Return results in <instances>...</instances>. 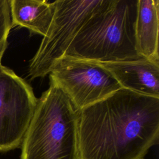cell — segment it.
I'll list each match as a JSON object with an SVG mask.
<instances>
[{
	"label": "cell",
	"instance_id": "ba28073f",
	"mask_svg": "<svg viewBox=\"0 0 159 159\" xmlns=\"http://www.w3.org/2000/svg\"><path fill=\"white\" fill-rule=\"evenodd\" d=\"M159 1L138 0L135 37L139 53L159 63Z\"/></svg>",
	"mask_w": 159,
	"mask_h": 159
},
{
	"label": "cell",
	"instance_id": "9c48e42d",
	"mask_svg": "<svg viewBox=\"0 0 159 159\" xmlns=\"http://www.w3.org/2000/svg\"><path fill=\"white\" fill-rule=\"evenodd\" d=\"M12 27H25L44 36L51 24L53 2L46 0H10Z\"/></svg>",
	"mask_w": 159,
	"mask_h": 159
},
{
	"label": "cell",
	"instance_id": "30bf717a",
	"mask_svg": "<svg viewBox=\"0 0 159 159\" xmlns=\"http://www.w3.org/2000/svg\"><path fill=\"white\" fill-rule=\"evenodd\" d=\"M12 27L10 0H0V67L1 61L8 46L7 39Z\"/></svg>",
	"mask_w": 159,
	"mask_h": 159
},
{
	"label": "cell",
	"instance_id": "277c9868",
	"mask_svg": "<svg viewBox=\"0 0 159 159\" xmlns=\"http://www.w3.org/2000/svg\"><path fill=\"white\" fill-rule=\"evenodd\" d=\"M106 0H58L49 28L29 67L31 80L48 75L80 30Z\"/></svg>",
	"mask_w": 159,
	"mask_h": 159
},
{
	"label": "cell",
	"instance_id": "5b68a950",
	"mask_svg": "<svg viewBox=\"0 0 159 159\" xmlns=\"http://www.w3.org/2000/svg\"><path fill=\"white\" fill-rule=\"evenodd\" d=\"M49 74L78 111L122 88L108 70L94 61L63 56Z\"/></svg>",
	"mask_w": 159,
	"mask_h": 159
},
{
	"label": "cell",
	"instance_id": "52a82bcc",
	"mask_svg": "<svg viewBox=\"0 0 159 159\" xmlns=\"http://www.w3.org/2000/svg\"><path fill=\"white\" fill-rule=\"evenodd\" d=\"M99 63L122 88L159 98V63L147 59Z\"/></svg>",
	"mask_w": 159,
	"mask_h": 159
},
{
	"label": "cell",
	"instance_id": "3957f363",
	"mask_svg": "<svg viewBox=\"0 0 159 159\" xmlns=\"http://www.w3.org/2000/svg\"><path fill=\"white\" fill-rule=\"evenodd\" d=\"M20 148V159H78V111L52 80L37 99Z\"/></svg>",
	"mask_w": 159,
	"mask_h": 159
},
{
	"label": "cell",
	"instance_id": "8992f818",
	"mask_svg": "<svg viewBox=\"0 0 159 159\" xmlns=\"http://www.w3.org/2000/svg\"><path fill=\"white\" fill-rule=\"evenodd\" d=\"M37 102L24 79L8 67H0V152L20 147Z\"/></svg>",
	"mask_w": 159,
	"mask_h": 159
},
{
	"label": "cell",
	"instance_id": "7a4b0ae2",
	"mask_svg": "<svg viewBox=\"0 0 159 159\" xmlns=\"http://www.w3.org/2000/svg\"><path fill=\"white\" fill-rule=\"evenodd\" d=\"M137 4L138 0H106L83 25L64 56L100 63L145 59L137 47Z\"/></svg>",
	"mask_w": 159,
	"mask_h": 159
},
{
	"label": "cell",
	"instance_id": "6da1fadb",
	"mask_svg": "<svg viewBox=\"0 0 159 159\" xmlns=\"http://www.w3.org/2000/svg\"><path fill=\"white\" fill-rule=\"evenodd\" d=\"M158 139V98L120 88L78 111V159H144Z\"/></svg>",
	"mask_w": 159,
	"mask_h": 159
}]
</instances>
